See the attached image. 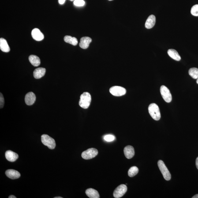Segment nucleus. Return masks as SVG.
<instances>
[{
    "label": "nucleus",
    "mask_w": 198,
    "mask_h": 198,
    "mask_svg": "<svg viewBox=\"0 0 198 198\" xmlns=\"http://www.w3.org/2000/svg\"><path fill=\"white\" fill-rule=\"evenodd\" d=\"M92 41V39L88 37H83L80 39L79 46L83 49L88 48L90 43Z\"/></svg>",
    "instance_id": "nucleus-12"
},
{
    "label": "nucleus",
    "mask_w": 198,
    "mask_h": 198,
    "mask_svg": "<svg viewBox=\"0 0 198 198\" xmlns=\"http://www.w3.org/2000/svg\"><path fill=\"white\" fill-rule=\"evenodd\" d=\"M196 167L197 168V169L198 170V157L196 158Z\"/></svg>",
    "instance_id": "nucleus-29"
},
{
    "label": "nucleus",
    "mask_w": 198,
    "mask_h": 198,
    "mask_svg": "<svg viewBox=\"0 0 198 198\" xmlns=\"http://www.w3.org/2000/svg\"><path fill=\"white\" fill-rule=\"evenodd\" d=\"M5 173L8 177L12 180L17 179L19 178L21 176L19 172L17 171L12 169L6 170Z\"/></svg>",
    "instance_id": "nucleus-13"
},
{
    "label": "nucleus",
    "mask_w": 198,
    "mask_h": 198,
    "mask_svg": "<svg viewBox=\"0 0 198 198\" xmlns=\"http://www.w3.org/2000/svg\"><path fill=\"white\" fill-rule=\"evenodd\" d=\"M98 154V151L96 149L91 148L89 149L82 153V156L86 160L92 159L95 158Z\"/></svg>",
    "instance_id": "nucleus-5"
},
{
    "label": "nucleus",
    "mask_w": 198,
    "mask_h": 198,
    "mask_svg": "<svg viewBox=\"0 0 198 198\" xmlns=\"http://www.w3.org/2000/svg\"><path fill=\"white\" fill-rule=\"evenodd\" d=\"M42 143L45 145L47 146L49 149H54L55 148L56 144L55 140L48 135L43 134L41 136Z\"/></svg>",
    "instance_id": "nucleus-3"
},
{
    "label": "nucleus",
    "mask_w": 198,
    "mask_h": 198,
    "mask_svg": "<svg viewBox=\"0 0 198 198\" xmlns=\"http://www.w3.org/2000/svg\"><path fill=\"white\" fill-rule=\"evenodd\" d=\"M190 75L194 79H197L198 78V69L196 68H190L189 71Z\"/></svg>",
    "instance_id": "nucleus-22"
},
{
    "label": "nucleus",
    "mask_w": 198,
    "mask_h": 198,
    "mask_svg": "<svg viewBox=\"0 0 198 198\" xmlns=\"http://www.w3.org/2000/svg\"><path fill=\"white\" fill-rule=\"evenodd\" d=\"M0 49L2 51L5 53L9 52L10 50L7 42L3 38L0 39Z\"/></svg>",
    "instance_id": "nucleus-17"
},
{
    "label": "nucleus",
    "mask_w": 198,
    "mask_h": 198,
    "mask_svg": "<svg viewBox=\"0 0 198 198\" xmlns=\"http://www.w3.org/2000/svg\"><path fill=\"white\" fill-rule=\"evenodd\" d=\"M46 72V69L43 68H39L35 69L34 72V77L35 79H39L45 75Z\"/></svg>",
    "instance_id": "nucleus-15"
},
{
    "label": "nucleus",
    "mask_w": 198,
    "mask_h": 198,
    "mask_svg": "<svg viewBox=\"0 0 198 198\" xmlns=\"http://www.w3.org/2000/svg\"><path fill=\"white\" fill-rule=\"evenodd\" d=\"M36 97L35 94L33 92H31L28 93L26 95L25 101V103L28 106H32L35 103L36 101Z\"/></svg>",
    "instance_id": "nucleus-9"
},
{
    "label": "nucleus",
    "mask_w": 198,
    "mask_h": 198,
    "mask_svg": "<svg viewBox=\"0 0 198 198\" xmlns=\"http://www.w3.org/2000/svg\"><path fill=\"white\" fill-rule=\"evenodd\" d=\"M196 83L198 84V78L197 79V80Z\"/></svg>",
    "instance_id": "nucleus-33"
},
{
    "label": "nucleus",
    "mask_w": 198,
    "mask_h": 198,
    "mask_svg": "<svg viewBox=\"0 0 198 198\" xmlns=\"http://www.w3.org/2000/svg\"><path fill=\"white\" fill-rule=\"evenodd\" d=\"M64 40L66 43L70 44L73 46H76L78 43L77 40L76 38L70 36L64 37Z\"/></svg>",
    "instance_id": "nucleus-21"
},
{
    "label": "nucleus",
    "mask_w": 198,
    "mask_h": 198,
    "mask_svg": "<svg viewBox=\"0 0 198 198\" xmlns=\"http://www.w3.org/2000/svg\"><path fill=\"white\" fill-rule=\"evenodd\" d=\"M66 0H58V2L61 5H62L64 3Z\"/></svg>",
    "instance_id": "nucleus-28"
},
{
    "label": "nucleus",
    "mask_w": 198,
    "mask_h": 198,
    "mask_svg": "<svg viewBox=\"0 0 198 198\" xmlns=\"http://www.w3.org/2000/svg\"><path fill=\"white\" fill-rule=\"evenodd\" d=\"M167 53L169 56L176 61H180L181 60V57L179 54L174 49H169L168 50Z\"/></svg>",
    "instance_id": "nucleus-18"
},
{
    "label": "nucleus",
    "mask_w": 198,
    "mask_h": 198,
    "mask_svg": "<svg viewBox=\"0 0 198 198\" xmlns=\"http://www.w3.org/2000/svg\"><path fill=\"white\" fill-rule=\"evenodd\" d=\"M9 198H16L17 197H16L13 196V195H11V196H9Z\"/></svg>",
    "instance_id": "nucleus-30"
},
{
    "label": "nucleus",
    "mask_w": 198,
    "mask_h": 198,
    "mask_svg": "<svg viewBox=\"0 0 198 198\" xmlns=\"http://www.w3.org/2000/svg\"><path fill=\"white\" fill-rule=\"evenodd\" d=\"M138 169L136 166L131 167L128 171V175L129 177H132L136 175L138 173Z\"/></svg>",
    "instance_id": "nucleus-23"
},
{
    "label": "nucleus",
    "mask_w": 198,
    "mask_h": 198,
    "mask_svg": "<svg viewBox=\"0 0 198 198\" xmlns=\"http://www.w3.org/2000/svg\"><path fill=\"white\" fill-rule=\"evenodd\" d=\"M31 35L33 38L38 41L42 40L44 38L43 34L38 28H35L33 30Z\"/></svg>",
    "instance_id": "nucleus-10"
},
{
    "label": "nucleus",
    "mask_w": 198,
    "mask_h": 198,
    "mask_svg": "<svg viewBox=\"0 0 198 198\" xmlns=\"http://www.w3.org/2000/svg\"><path fill=\"white\" fill-rule=\"evenodd\" d=\"M86 194L90 198H99V194L97 191L92 188H89L86 191Z\"/></svg>",
    "instance_id": "nucleus-19"
},
{
    "label": "nucleus",
    "mask_w": 198,
    "mask_h": 198,
    "mask_svg": "<svg viewBox=\"0 0 198 198\" xmlns=\"http://www.w3.org/2000/svg\"><path fill=\"white\" fill-rule=\"evenodd\" d=\"M160 91L161 95L164 100L167 103L171 101L172 97L170 90L164 86H162L160 87Z\"/></svg>",
    "instance_id": "nucleus-7"
},
{
    "label": "nucleus",
    "mask_w": 198,
    "mask_h": 198,
    "mask_svg": "<svg viewBox=\"0 0 198 198\" xmlns=\"http://www.w3.org/2000/svg\"><path fill=\"white\" fill-rule=\"evenodd\" d=\"M109 1H112V0H109Z\"/></svg>",
    "instance_id": "nucleus-35"
},
{
    "label": "nucleus",
    "mask_w": 198,
    "mask_h": 198,
    "mask_svg": "<svg viewBox=\"0 0 198 198\" xmlns=\"http://www.w3.org/2000/svg\"><path fill=\"white\" fill-rule=\"evenodd\" d=\"M191 14L194 16H198V5H196L192 7L191 10Z\"/></svg>",
    "instance_id": "nucleus-24"
},
{
    "label": "nucleus",
    "mask_w": 198,
    "mask_h": 198,
    "mask_svg": "<svg viewBox=\"0 0 198 198\" xmlns=\"http://www.w3.org/2000/svg\"><path fill=\"white\" fill-rule=\"evenodd\" d=\"M158 166L164 178L166 181L170 180L171 178V175L163 161L161 160L158 161Z\"/></svg>",
    "instance_id": "nucleus-4"
},
{
    "label": "nucleus",
    "mask_w": 198,
    "mask_h": 198,
    "mask_svg": "<svg viewBox=\"0 0 198 198\" xmlns=\"http://www.w3.org/2000/svg\"><path fill=\"white\" fill-rule=\"evenodd\" d=\"M149 112L150 115L155 121H159L161 118V114L159 107L156 104H151L148 107Z\"/></svg>",
    "instance_id": "nucleus-2"
},
{
    "label": "nucleus",
    "mask_w": 198,
    "mask_h": 198,
    "mask_svg": "<svg viewBox=\"0 0 198 198\" xmlns=\"http://www.w3.org/2000/svg\"><path fill=\"white\" fill-rule=\"evenodd\" d=\"M54 198H62V197H55Z\"/></svg>",
    "instance_id": "nucleus-32"
},
{
    "label": "nucleus",
    "mask_w": 198,
    "mask_h": 198,
    "mask_svg": "<svg viewBox=\"0 0 198 198\" xmlns=\"http://www.w3.org/2000/svg\"><path fill=\"white\" fill-rule=\"evenodd\" d=\"M192 198H198V194L195 195L192 197Z\"/></svg>",
    "instance_id": "nucleus-31"
},
{
    "label": "nucleus",
    "mask_w": 198,
    "mask_h": 198,
    "mask_svg": "<svg viewBox=\"0 0 198 198\" xmlns=\"http://www.w3.org/2000/svg\"><path fill=\"white\" fill-rule=\"evenodd\" d=\"M110 91L112 95L115 96H121L126 94L125 88L119 86H114L110 88Z\"/></svg>",
    "instance_id": "nucleus-6"
},
{
    "label": "nucleus",
    "mask_w": 198,
    "mask_h": 198,
    "mask_svg": "<svg viewBox=\"0 0 198 198\" xmlns=\"http://www.w3.org/2000/svg\"><path fill=\"white\" fill-rule=\"evenodd\" d=\"M114 139H115V136L112 135H107L104 136V140L107 142L112 141L114 140Z\"/></svg>",
    "instance_id": "nucleus-25"
},
{
    "label": "nucleus",
    "mask_w": 198,
    "mask_h": 198,
    "mask_svg": "<svg viewBox=\"0 0 198 198\" xmlns=\"http://www.w3.org/2000/svg\"><path fill=\"white\" fill-rule=\"evenodd\" d=\"M5 157L9 162H14L18 158V155L13 151H8L5 153Z\"/></svg>",
    "instance_id": "nucleus-14"
},
{
    "label": "nucleus",
    "mask_w": 198,
    "mask_h": 198,
    "mask_svg": "<svg viewBox=\"0 0 198 198\" xmlns=\"http://www.w3.org/2000/svg\"><path fill=\"white\" fill-rule=\"evenodd\" d=\"M70 1H74V0H70Z\"/></svg>",
    "instance_id": "nucleus-34"
},
{
    "label": "nucleus",
    "mask_w": 198,
    "mask_h": 198,
    "mask_svg": "<svg viewBox=\"0 0 198 198\" xmlns=\"http://www.w3.org/2000/svg\"><path fill=\"white\" fill-rule=\"evenodd\" d=\"M156 23V17L153 15H151L146 21L145 27L147 29H151L154 26Z\"/></svg>",
    "instance_id": "nucleus-16"
},
{
    "label": "nucleus",
    "mask_w": 198,
    "mask_h": 198,
    "mask_svg": "<svg viewBox=\"0 0 198 198\" xmlns=\"http://www.w3.org/2000/svg\"><path fill=\"white\" fill-rule=\"evenodd\" d=\"M74 4L76 6H83L85 5V2L83 0H75Z\"/></svg>",
    "instance_id": "nucleus-26"
},
{
    "label": "nucleus",
    "mask_w": 198,
    "mask_h": 198,
    "mask_svg": "<svg viewBox=\"0 0 198 198\" xmlns=\"http://www.w3.org/2000/svg\"><path fill=\"white\" fill-rule=\"evenodd\" d=\"M29 60L31 63L34 66H38L40 65V59L39 57L36 55H32L29 56Z\"/></svg>",
    "instance_id": "nucleus-20"
},
{
    "label": "nucleus",
    "mask_w": 198,
    "mask_h": 198,
    "mask_svg": "<svg viewBox=\"0 0 198 198\" xmlns=\"http://www.w3.org/2000/svg\"><path fill=\"white\" fill-rule=\"evenodd\" d=\"M124 154L125 157L128 159L133 158L135 154L134 147L131 146H127L125 147L124 149Z\"/></svg>",
    "instance_id": "nucleus-11"
},
{
    "label": "nucleus",
    "mask_w": 198,
    "mask_h": 198,
    "mask_svg": "<svg viewBox=\"0 0 198 198\" xmlns=\"http://www.w3.org/2000/svg\"><path fill=\"white\" fill-rule=\"evenodd\" d=\"M4 103H5V100H4L3 95L1 93V95H0V107H1V108H3Z\"/></svg>",
    "instance_id": "nucleus-27"
},
{
    "label": "nucleus",
    "mask_w": 198,
    "mask_h": 198,
    "mask_svg": "<svg viewBox=\"0 0 198 198\" xmlns=\"http://www.w3.org/2000/svg\"><path fill=\"white\" fill-rule=\"evenodd\" d=\"M91 100V95L87 92L83 93L80 95L79 105L80 107L84 109H87L90 106Z\"/></svg>",
    "instance_id": "nucleus-1"
},
{
    "label": "nucleus",
    "mask_w": 198,
    "mask_h": 198,
    "mask_svg": "<svg viewBox=\"0 0 198 198\" xmlns=\"http://www.w3.org/2000/svg\"><path fill=\"white\" fill-rule=\"evenodd\" d=\"M127 188L126 185L124 184L119 186L114 190L113 196L114 198H119L122 197L126 192Z\"/></svg>",
    "instance_id": "nucleus-8"
}]
</instances>
